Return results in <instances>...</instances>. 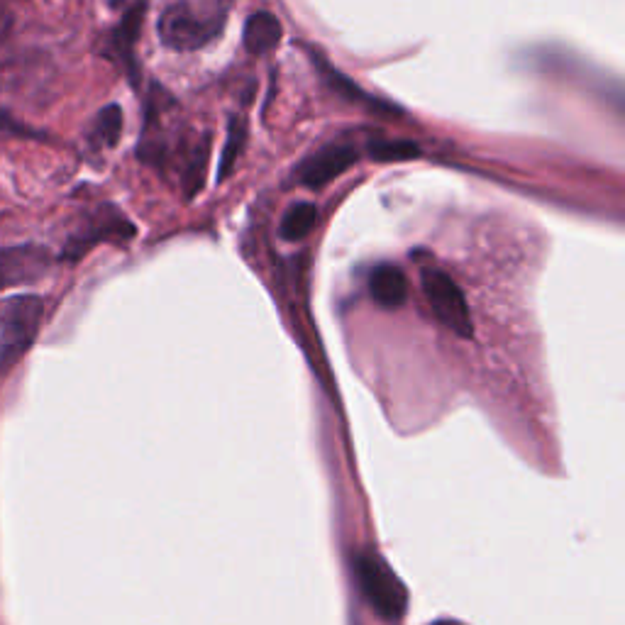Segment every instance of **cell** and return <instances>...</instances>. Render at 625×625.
<instances>
[{
	"instance_id": "6da1fadb",
	"label": "cell",
	"mask_w": 625,
	"mask_h": 625,
	"mask_svg": "<svg viewBox=\"0 0 625 625\" xmlns=\"http://www.w3.org/2000/svg\"><path fill=\"white\" fill-rule=\"evenodd\" d=\"M230 0H174L159 18V37L174 52L206 47L223 30Z\"/></svg>"
},
{
	"instance_id": "7a4b0ae2",
	"label": "cell",
	"mask_w": 625,
	"mask_h": 625,
	"mask_svg": "<svg viewBox=\"0 0 625 625\" xmlns=\"http://www.w3.org/2000/svg\"><path fill=\"white\" fill-rule=\"evenodd\" d=\"M44 301L40 296H13L0 301V374L13 369L35 345L42 328Z\"/></svg>"
},
{
	"instance_id": "3957f363",
	"label": "cell",
	"mask_w": 625,
	"mask_h": 625,
	"mask_svg": "<svg viewBox=\"0 0 625 625\" xmlns=\"http://www.w3.org/2000/svg\"><path fill=\"white\" fill-rule=\"evenodd\" d=\"M355 574L364 599L384 621H398L408 608V591L394 569L374 552H362L355 560Z\"/></svg>"
},
{
	"instance_id": "277c9868",
	"label": "cell",
	"mask_w": 625,
	"mask_h": 625,
	"mask_svg": "<svg viewBox=\"0 0 625 625\" xmlns=\"http://www.w3.org/2000/svg\"><path fill=\"white\" fill-rule=\"evenodd\" d=\"M423 291H425V298H428L430 308H433L435 318H438L447 330H452L455 335L464 337V340H469V337L474 335V323H472V313H469V303L452 276H447L445 271H438V269H425Z\"/></svg>"
},
{
	"instance_id": "5b68a950",
	"label": "cell",
	"mask_w": 625,
	"mask_h": 625,
	"mask_svg": "<svg viewBox=\"0 0 625 625\" xmlns=\"http://www.w3.org/2000/svg\"><path fill=\"white\" fill-rule=\"evenodd\" d=\"M130 237H135V225L120 210L103 206L66 240L62 259L64 262H76L98 242H127Z\"/></svg>"
},
{
	"instance_id": "8992f818",
	"label": "cell",
	"mask_w": 625,
	"mask_h": 625,
	"mask_svg": "<svg viewBox=\"0 0 625 625\" xmlns=\"http://www.w3.org/2000/svg\"><path fill=\"white\" fill-rule=\"evenodd\" d=\"M359 159L355 142H330L308 157L296 171V181L306 188H323L345 174Z\"/></svg>"
},
{
	"instance_id": "52a82bcc",
	"label": "cell",
	"mask_w": 625,
	"mask_h": 625,
	"mask_svg": "<svg viewBox=\"0 0 625 625\" xmlns=\"http://www.w3.org/2000/svg\"><path fill=\"white\" fill-rule=\"evenodd\" d=\"M52 254L42 245H15L0 250V291L47 274Z\"/></svg>"
},
{
	"instance_id": "ba28073f",
	"label": "cell",
	"mask_w": 625,
	"mask_h": 625,
	"mask_svg": "<svg viewBox=\"0 0 625 625\" xmlns=\"http://www.w3.org/2000/svg\"><path fill=\"white\" fill-rule=\"evenodd\" d=\"M369 296L386 311H396L408 298V279L396 264H379L369 274Z\"/></svg>"
},
{
	"instance_id": "9c48e42d",
	"label": "cell",
	"mask_w": 625,
	"mask_h": 625,
	"mask_svg": "<svg viewBox=\"0 0 625 625\" xmlns=\"http://www.w3.org/2000/svg\"><path fill=\"white\" fill-rule=\"evenodd\" d=\"M145 8L147 5L135 3L125 10L123 20L118 22V27L113 30V37H110V49H113V57L118 62H123L127 66V74L135 81V42L140 37L142 22H145Z\"/></svg>"
},
{
	"instance_id": "30bf717a",
	"label": "cell",
	"mask_w": 625,
	"mask_h": 625,
	"mask_svg": "<svg viewBox=\"0 0 625 625\" xmlns=\"http://www.w3.org/2000/svg\"><path fill=\"white\" fill-rule=\"evenodd\" d=\"M281 37H284V27H281L279 18H274L267 10L250 15L245 22V32H242L247 52L252 54H269L281 42Z\"/></svg>"
},
{
	"instance_id": "8fae6325",
	"label": "cell",
	"mask_w": 625,
	"mask_h": 625,
	"mask_svg": "<svg viewBox=\"0 0 625 625\" xmlns=\"http://www.w3.org/2000/svg\"><path fill=\"white\" fill-rule=\"evenodd\" d=\"M313 59H315V62H318L320 74H323L325 81H328L330 91H335L337 96H342V98H345V101H350V103H367V105H372L374 110H386V113H391V110H394V108H389V105H386V103H381V101H376V98L367 96V93H364L362 88L355 84V81H350V79H347V76H342L340 71L335 69V66H330L328 62H325V59H320L318 54H313ZM372 108H369V110H372Z\"/></svg>"
},
{
	"instance_id": "7c38bea8",
	"label": "cell",
	"mask_w": 625,
	"mask_h": 625,
	"mask_svg": "<svg viewBox=\"0 0 625 625\" xmlns=\"http://www.w3.org/2000/svg\"><path fill=\"white\" fill-rule=\"evenodd\" d=\"M120 137H123V108L118 103H110L93 120L91 145L101 149H113L118 147Z\"/></svg>"
},
{
	"instance_id": "4fadbf2b",
	"label": "cell",
	"mask_w": 625,
	"mask_h": 625,
	"mask_svg": "<svg viewBox=\"0 0 625 625\" xmlns=\"http://www.w3.org/2000/svg\"><path fill=\"white\" fill-rule=\"evenodd\" d=\"M245 142H247V120L242 118V115H235V118H230L228 140H225L223 154H220L218 181H225L232 171H235L237 162H240L242 157V149H245Z\"/></svg>"
},
{
	"instance_id": "5bb4252c",
	"label": "cell",
	"mask_w": 625,
	"mask_h": 625,
	"mask_svg": "<svg viewBox=\"0 0 625 625\" xmlns=\"http://www.w3.org/2000/svg\"><path fill=\"white\" fill-rule=\"evenodd\" d=\"M318 220V208L313 203H296L286 210L284 220H281V237L289 242H301L311 235Z\"/></svg>"
},
{
	"instance_id": "9a60e30c",
	"label": "cell",
	"mask_w": 625,
	"mask_h": 625,
	"mask_svg": "<svg viewBox=\"0 0 625 625\" xmlns=\"http://www.w3.org/2000/svg\"><path fill=\"white\" fill-rule=\"evenodd\" d=\"M369 157L374 162H411L420 157V147L411 140H372Z\"/></svg>"
},
{
	"instance_id": "2e32d148",
	"label": "cell",
	"mask_w": 625,
	"mask_h": 625,
	"mask_svg": "<svg viewBox=\"0 0 625 625\" xmlns=\"http://www.w3.org/2000/svg\"><path fill=\"white\" fill-rule=\"evenodd\" d=\"M208 159H210V137H203V142L193 149L191 159H188L186 171H184V186H186V198H193L203 188L208 171Z\"/></svg>"
},
{
	"instance_id": "e0dca14e",
	"label": "cell",
	"mask_w": 625,
	"mask_h": 625,
	"mask_svg": "<svg viewBox=\"0 0 625 625\" xmlns=\"http://www.w3.org/2000/svg\"><path fill=\"white\" fill-rule=\"evenodd\" d=\"M438 625H462V623H457V621H440Z\"/></svg>"
}]
</instances>
